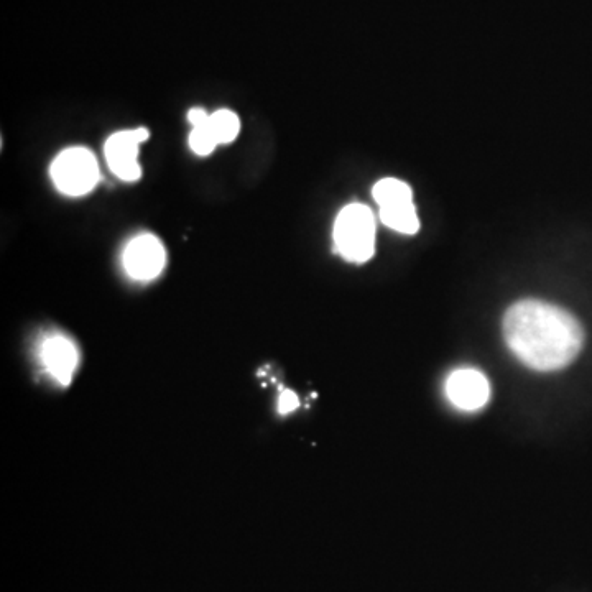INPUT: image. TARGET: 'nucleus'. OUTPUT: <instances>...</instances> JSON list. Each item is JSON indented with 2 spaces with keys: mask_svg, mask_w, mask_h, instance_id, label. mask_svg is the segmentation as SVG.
<instances>
[{
  "mask_svg": "<svg viewBox=\"0 0 592 592\" xmlns=\"http://www.w3.org/2000/svg\"><path fill=\"white\" fill-rule=\"evenodd\" d=\"M504 338L518 361L553 372L568 367L583 349V326L569 311L546 301L523 300L504 318Z\"/></svg>",
  "mask_w": 592,
  "mask_h": 592,
  "instance_id": "nucleus-1",
  "label": "nucleus"
},
{
  "mask_svg": "<svg viewBox=\"0 0 592 592\" xmlns=\"http://www.w3.org/2000/svg\"><path fill=\"white\" fill-rule=\"evenodd\" d=\"M334 242L344 259L364 264L375 252V216L364 204H349L334 222Z\"/></svg>",
  "mask_w": 592,
  "mask_h": 592,
  "instance_id": "nucleus-2",
  "label": "nucleus"
},
{
  "mask_svg": "<svg viewBox=\"0 0 592 592\" xmlns=\"http://www.w3.org/2000/svg\"><path fill=\"white\" fill-rule=\"evenodd\" d=\"M375 203L379 206L380 221L400 234H417L420 229L417 208L413 203L412 188L397 178H384L375 183Z\"/></svg>",
  "mask_w": 592,
  "mask_h": 592,
  "instance_id": "nucleus-3",
  "label": "nucleus"
},
{
  "mask_svg": "<svg viewBox=\"0 0 592 592\" xmlns=\"http://www.w3.org/2000/svg\"><path fill=\"white\" fill-rule=\"evenodd\" d=\"M50 173L51 180L63 195H88L98 185V160L88 148H68L55 158Z\"/></svg>",
  "mask_w": 592,
  "mask_h": 592,
  "instance_id": "nucleus-4",
  "label": "nucleus"
},
{
  "mask_svg": "<svg viewBox=\"0 0 592 592\" xmlns=\"http://www.w3.org/2000/svg\"><path fill=\"white\" fill-rule=\"evenodd\" d=\"M147 129L121 130L112 135L106 144L107 165L112 173L124 181L139 180L142 167L139 163L140 144L148 139Z\"/></svg>",
  "mask_w": 592,
  "mask_h": 592,
  "instance_id": "nucleus-5",
  "label": "nucleus"
},
{
  "mask_svg": "<svg viewBox=\"0 0 592 592\" xmlns=\"http://www.w3.org/2000/svg\"><path fill=\"white\" fill-rule=\"evenodd\" d=\"M167 265V250L152 234H142L127 244L124 267L130 277L140 282L157 278Z\"/></svg>",
  "mask_w": 592,
  "mask_h": 592,
  "instance_id": "nucleus-6",
  "label": "nucleus"
},
{
  "mask_svg": "<svg viewBox=\"0 0 592 592\" xmlns=\"http://www.w3.org/2000/svg\"><path fill=\"white\" fill-rule=\"evenodd\" d=\"M449 400L461 410H479L489 400V382L479 370L461 369L449 375L446 382Z\"/></svg>",
  "mask_w": 592,
  "mask_h": 592,
  "instance_id": "nucleus-7",
  "label": "nucleus"
},
{
  "mask_svg": "<svg viewBox=\"0 0 592 592\" xmlns=\"http://www.w3.org/2000/svg\"><path fill=\"white\" fill-rule=\"evenodd\" d=\"M43 364L61 384H70L74 370L78 367V349L73 341L56 334L48 338L42 347Z\"/></svg>",
  "mask_w": 592,
  "mask_h": 592,
  "instance_id": "nucleus-8",
  "label": "nucleus"
},
{
  "mask_svg": "<svg viewBox=\"0 0 592 592\" xmlns=\"http://www.w3.org/2000/svg\"><path fill=\"white\" fill-rule=\"evenodd\" d=\"M209 125H211V129H213L219 144H231V142L236 140L239 130H241L239 117L234 112L229 111V109H221V111L213 112L209 116Z\"/></svg>",
  "mask_w": 592,
  "mask_h": 592,
  "instance_id": "nucleus-9",
  "label": "nucleus"
},
{
  "mask_svg": "<svg viewBox=\"0 0 592 592\" xmlns=\"http://www.w3.org/2000/svg\"><path fill=\"white\" fill-rule=\"evenodd\" d=\"M218 145V139H216V135H214L211 125H209V119L203 124L193 125L190 135V147L196 155L206 157Z\"/></svg>",
  "mask_w": 592,
  "mask_h": 592,
  "instance_id": "nucleus-10",
  "label": "nucleus"
},
{
  "mask_svg": "<svg viewBox=\"0 0 592 592\" xmlns=\"http://www.w3.org/2000/svg\"><path fill=\"white\" fill-rule=\"evenodd\" d=\"M298 407V398L293 392H283L282 397H280V402H278V408H280V412L282 413H290L292 410Z\"/></svg>",
  "mask_w": 592,
  "mask_h": 592,
  "instance_id": "nucleus-11",
  "label": "nucleus"
},
{
  "mask_svg": "<svg viewBox=\"0 0 592 592\" xmlns=\"http://www.w3.org/2000/svg\"><path fill=\"white\" fill-rule=\"evenodd\" d=\"M209 116L211 114L204 111L203 107H195V109H191L188 112V121H190L191 127H193V125L203 124V122L208 121Z\"/></svg>",
  "mask_w": 592,
  "mask_h": 592,
  "instance_id": "nucleus-12",
  "label": "nucleus"
}]
</instances>
